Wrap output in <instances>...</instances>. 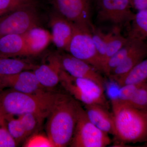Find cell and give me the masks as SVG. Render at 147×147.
<instances>
[{"label":"cell","mask_w":147,"mask_h":147,"mask_svg":"<svg viewBox=\"0 0 147 147\" xmlns=\"http://www.w3.org/2000/svg\"><path fill=\"white\" fill-rule=\"evenodd\" d=\"M115 134L123 144L147 142V110L129 106L117 98L111 99Z\"/></svg>","instance_id":"1"},{"label":"cell","mask_w":147,"mask_h":147,"mask_svg":"<svg viewBox=\"0 0 147 147\" xmlns=\"http://www.w3.org/2000/svg\"><path fill=\"white\" fill-rule=\"evenodd\" d=\"M62 94L50 90L30 94L11 88L3 90L0 92V108L5 114L36 113L47 118Z\"/></svg>","instance_id":"2"},{"label":"cell","mask_w":147,"mask_h":147,"mask_svg":"<svg viewBox=\"0 0 147 147\" xmlns=\"http://www.w3.org/2000/svg\"><path fill=\"white\" fill-rule=\"evenodd\" d=\"M79 101L70 94L63 93L46 122V134L55 147L69 146L76 125Z\"/></svg>","instance_id":"3"},{"label":"cell","mask_w":147,"mask_h":147,"mask_svg":"<svg viewBox=\"0 0 147 147\" xmlns=\"http://www.w3.org/2000/svg\"><path fill=\"white\" fill-rule=\"evenodd\" d=\"M60 84L67 93L84 105L98 104L108 109L104 89L93 81L73 77L62 69Z\"/></svg>","instance_id":"4"},{"label":"cell","mask_w":147,"mask_h":147,"mask_svg":"<svg viewBox=\"0 0 147 147\" xmlns=\"http://www.w3.org/2000/svg\"><path fill=\"white\" fill-rule=\"evenodd\" d=\"M108 135L92 123L87 117L84 108L79 102L76 125L69 146L106 147L112 143Z\"/></svg>","instance_id":"5"},{"label":"cell","mask_w":147,"mask_h":147,"mask_svg":"<svg viewBox=\"0 0 147 147\" xmlns=\"http://www.w3.org/2000/svg\"><path fill=\"white\" fill-rule=\"evenodd\" d=\"M38 26L36 3L25 6L0 16V37L8 34H24Z\"/></svg>","instance_id":"6"},{"label":"cell","mask_w":147,"mask_h":147,"mask_svg":"<svg viewBox=\"0 0 147 147\" xmlns=\"http://www.w3.org/2000/svg\"><path fill=\"white\" fill-rule=\"evenodd\" d=\"M55 11L74 26L91 32L93 0H50Z\"/></svg>","instance_id":"7"},{"label":"cell","mask_w":147,"mask_h":147,"mask_svg":"<svg viewBox=\"0 0 147 147\" xmlns=\"http://www.w3.org/2000/svg\"><path fill=\"white\" fill-rule=\"evenodd\" d=\"M96 19L100 23H107L113 28H122L129 25L134 14L129 0H94Z\"/></svg>","instance_id":"8"},{"label":"cell","mask_w":147,"mask_h":147,"mask_svg":"<svg viewBox=\"0 0 147 147\" xmlns=\"http://www.w3.org/2000/svg\"><path fill=\"white\" fill-rule=\"evenodd\" d=\"M74 26L73 36L67 53L93 66L100 73L102 67L92 38L91 32Z\"/></svg>","instance_id":"9"},{"label":"cell","mask_w":147,"mask_h":147,"mask_svg":"<svg viewBox=\"0 0 147 147\" xmlns=\"http://www.w3.org/2000/svg\"><path fill=\"white\" fill-rule=\"evenodd\" d=\"M62 68L71 76L89 79L104 89L105 80L100 71L84 61L74 57L68 53L58 54Z\"/></svg>","instance_id":"10"},{"label":"cell","mask_w":147,"mask_h":147,"mask_svg":"<svg viewBox=\"0 0 147 147\" xmlns=\"http://www.w3.org/2000/svg\"><path fill=\"white\" fill-rule=\"evenodd\" d=\"M0 85L3 89L8 88L24 93H36L49 90L40 84L32 70L0 77Z\"/></svg>","instance_id":"11"},{"label":"cell","mask_w":147,"mask_h":147,"mask_svg":"<svg viewBox=\"0 0 147 147\" xmlns=\"http://www.w3.org/2000/svg\"><path fill=\"white\" fill-rule=\"evenodd\" d=\"M50 16L52 40L59 50L67 52L73 36V24L55 10Z\"/></svg>","instance_id":"12"},{"label":"cell","mask_w":147,"mask_h":147,"mask_svg":"<svg viewBox=\"0 0 147 147\" xmlns=\"http://www.w3.org/2000/svg\"><path fill=\"white\" fill-rule=\"evenodd\" d=\"M62 69L58 53L50 55L47 63L38 65L33 71L40 84L50 90L59 84Z\"/></svg>","instance_id":"13"},{"label":"cell","mask_w":147,"mask_h":147,"mask_svg":"<svg viewBox=\"0 0 147 147\" xmlns=\"http://www.w3.org/2000/svg\"><path fill=\"white\" fill-rule=\"evenodd\" d=\"M147 58V42L138 39L137 44L125 60L108 76L115 82L126 74L134 67Z\"/></svg>","instance_id":"14"},{"label":"cell","mask_w":147,"mask_h":147,"mask_svg":"<svg viewBox=\"0 0 147 147\" xmlns=\"http://www.w3.org/2000/svg\"><path fill=\"white\" fill-rule=\"evenodd\" d=\"M84 110L90 121L101 131L115 137V124L112 113L108 108L98 104L84 105Z\"/></svg>","instance_id":"15"},{"label":"cell","mask_w":147,"mask_h":147,"mask_svg":"<svg viewBox=\"0 0 147 147\" xmlns=\"http://www.w3.org/2000/svg\"><path fill=\"white\" fill-rule=\"evenodd\" d=\"M23 35L26 44V56L38 55L45 50L52 40L51 34L39 26L30 29Z\"/></svg>","instance_id":"16"},{"label":"cell","mask_w":147,"mask_h":147,"mask_svg":"<svg viewBox=\"0 0 147 147\" xmlns=\"http://www.w3.org/2000/svg\"><path fill=\"white\" fill-rule=\"evenodd\" d=\"M26 56L25 39L23 34L7 35L0 37V56L15 57Z\"/></svg>","instance_id":"17"},{"label":"cell","mask_w":147,"mask_h":147,"mask_svg":"<svg viewBox=\"0 0 147 147\" xmlns=\"http://www.w3.org/2000/svg\"><path fill=\"white\" fill-rule=\"evenodd\" d=\"M37 66L25 60L0 56V77L14 75L23 71H33Z\"/></svg>","instance_id":"18"},{"label":"cell","mask_w":147,"mask_h":147,"mask_svg":"<svg viewBox=\"0 0 147 147\" xmlns=\"http://www.w3.org/2000/svg\"><path fill=\"white\" fill-rule=\"evenodd\" d=\"M147 81V58L142 61L124 76L115 81L121 87L128 84H142Z\"/></svg>","instance_id":"19"},{"label":"cell","mask_w":147,"mask_h":147,"mask_svg":"<svg viewBox=\"0 0 147 147\" xmlns=\"http://www.w3.org/2000/svg\"><path fill=\"white\" fill-rule=\"evenodd\" d=\"M127 37L128 40L126 43L105 63L103 73L108 77L116 67L125 60L137 44L138 38Z\"/></svg>","instance_id":"20"},{"label":"cell","mask_w":147,"mask_h":147,"mask_svg":"<svg viewBox=\"0 0 147 147\" xmlns=\"http://www.w3.org/2000/svg\"><path fill=\"white\" fill-rule=\"evenodd\" d=\"M127 36L147 42V9L139 11L134 14L129 25Z\"/></svg>","instance_id":"21"},{"label":"cell","mask_w":147,"mask_h":147,"mask_svg":"<svg viewBox=\"0 0 147 147\" xmlns=\"http://www.w3.org/2000/svg\"><path fill=\"white\" fill-rule=\"evenodd\" d=\"M121 32L120 29L114 28L112 31L106 34L107 48L104 68L107 61L117 53L128 40V37L124 36Z\"/></svg>","instance_id":"22"},{"label":"cell","mask_w":147,"mask_h":147,"mask_svg":"<svg viewBox=\"0 0 147 147\" xmlns=\"http://www.w3.org/2000/svg\"><path fill=\"white\" fill-rule=\"evenodd\" d=\"M23 124L26 139L32 134L39 131L46 117L36 113H28L18 115Z\"/></svg>","instance_id":"23"},{"label":"cell","mask_w":147,"mask_h":147,"mask_svg":"<svg viewBox=\"0 0 147 147\" xmlns=\"http://www.w3.org/2000/svg\"><path fill=\"white\" fill-rule=\"evenodd\" d=\"M5 119L11 136L18 145L26 139V132L18 116L5 114Z\"/></svg>","instance_id":"24"},{"label":"cell","mask_w":147,"mask_h":147,"mask_svg":"<svg viewBox=\"0 0 147 147\" xmlns=\"http://www.w3.org/2000/svg\"><path fill=\"white\" fill-rule=\"evenodd\" d=\"M91 35L98 55L102 64L103 73L107 48L106 34L95 27L91 32Z\"/></svg>","instance_id":"25"},{"label":"cell","mask_w":147,"mask_h":147,"mask_svg":"<svg viewBox=\"0 0 147 147\" xmlns=\"http://www.w3.org/2000/svg\"><path fill=\"white\" fill-rule=\"evenodd\" d=\"M123 102L134 108L147 110V81L140 86L129 100Z\"/></svg>","instance_id":"26"},{"label":"cell","mask_w":147,"mask_h":147,"mask_svg":"<svg viewBox=\"0 0 147 147\" xmlns=\"http://www.w3.org/2000/svg\"><path fill=\"white\" fill-rule=\"evenodd\" d=\"M17 146L9 131L5 114L0 108V147H15Z\"/></svg>","instance_id":"27"},{"label":"cell","mask_w":147,"mask_h":147,"mask_svg":"<svg viewBox=\"0 0 147 147\" xmlns=\"http://www.w3.org/2000/svg\"><path fill=\"white\" fill-rule=\"evenodd\" d=\"M24 147H55L47 134L39 131L32 134L23 143Z\"/></svg>","instance_id":"28"},{"label":"cell","mask_w":147,"mask_h":147,"mask_svg":"<svg viewBox=\"0 0 147 147\" xmlns=\"http://www.w3.org/2000/svg\"><path fill=\"white\" fill-rule=\"evenodd\" d=\"M34 3L36 0H0V10L9 12Z\"/></svg>","instance_id":"29"},{"label":"cell","mask_w":147,"mask_h":147,"mask_svg":"<svg viewBox=\"0 0 147 147\" xmlns=\"http://www.w3.org/2000/svg\"><path fill=\"white\" fill-rule=\"evenodd\" d=\"M143 83L139 84H128L120 87L117 96L116 98L121 101H127L133 96L138 88Z\"/></svg>","instance_id":"30"},{"label":"cell","mask_w":147,"mask_h":147,"mask_svg":"<svg viewBox=\"0 0 147 147\" xmlns=\"http://www.w3.org/2000/svg\"><path fill=\"white\" fill-rule=\"evenodd\" d=\"M131 8L137 11L147 9V0H129Z\"/></svg>","instance_id":"31"},{"label":"cell","mask_w":147,"mask_h":147,"mask_svg":"<svg viewBox=\"0 0 147 147\" xmlns=\"http://www.w3.org/2000/svg\"><path fill=\"white\" fill-rule=\"evenodd\" d=\"M7 12H6V11H3L0 10V16H2L3 14H4Z\"/></svg>","instance_id":"32"},{"label":"cell","mask_w":147,"mask_h":147,"mask_svg":"<svg viewBox=\"0 0 147 147\" xmlns=\"http://www.w3.org/2000/svg\"><path fill=\"white\" fill-rule=\"evenodd\" d=\"M4 90L3 89L2 87L0 85V92L2 90Z\"/></svg>","instance_id":"33"}]
</instances>
